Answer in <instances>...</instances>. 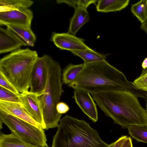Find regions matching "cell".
<instances>
[{"mask_svg": "<svg viewBox=\"0 0 147 147\" xmlns=\"http://www.w3.org/2000/svg\"><path fill=\"white\" fill-rule=\"evenodd\" d=\"M67 86L90 94L109 90L125 91L147 99V92L137 88L123 73L106 60L85 65L75 80Z\"/></svg>", "mask_w": 147, "mask_h": 147, "instance_id": "cell-1", "label": "cell"}, {"mask_svg": "<svg viewBox=\"0 0 147 147\" xmlns=\"http://www.w3.org/2000/svg\"><path fill=\"white\" fill-rule=\"evenodd\" d=\"M96 104L115 124L125 128L132 125L147 127V113L138 97L128 92L109 90L91 94Z\"/></svg>", "mask_w": 147, "mask_h": 147, "instance_id": "cell-2", "label": "cell"}, {"mask_svg": "<svg viewBox=\"0 0 147 147\" xmlns=\"http://www.w3.org/2000/svg\"><path fill=\"white\" fill-rule=\"evenodd\" d=\"M52 147H107L97 131L83 119L66 115L61 119Z\"/></svg>", "mask_w": 147, "mask_h": 147, "instance_id": "cell-3", "label": "cell"}, {"mask_svg": "<svg viewBox=\"0 0 147 147\" xmlns=\"http://www.w3.org/2000/svg\"><path fill=\"white\" fill-rule=\"evenodd\" d=\"M37 52L28 48L11 52L0 60V73L20 93L28 91Z\"/></svg>", "mask_w": 147, "mask_h": 147, "instance_id": "cell-4", "label": "cell"}, {"mask_svg": "<svg viewBox=\"0 0 147 147\" xmlns=\"http://www.w3.org/2000/svg\"><path fill=\"white\" fill-rule=\"evenodd\" d=\"M47 71L46 86L43 92L37 95L43 109L45 129L58 127L62 115L56 106L63 92L61 69L59 63L47 55Z\"/></svg>", "mask_w": 147, "mask_h": 147, "instance_id": "cell-5", "label": "cell"}, {"mask_svg": "<svg viewBox=\"0 0 147 147\" xmlns=\"http://www.w3.org/2000/svg\"><path fill=\"white\" fill-rule=\"evenodd\" d=\"M0 122L6 125L11 133L22 141L38 146L49 147L42 128L37 127L1 110Z\"/></svg>", "mask_w": 147, "mask_h": 147, "instance_id": "cell-6", "label": "cell"}, {"mask_svg": "<svg viewBox=\"0 0 147 147\" xmlns=\"http://www.w3.org/2000/svg\"><path fill=\"white\" fill-rule=\"evenodd\" d=\"M47 55L38 57L33 70L30 85L31 92L40 94L44 91L46 85L47 71Z\"/></svg>", "mask_w": 147, "mask_h": 147, "instance_id": "cell-7", "label": "cell"}, {"mask_svg": "<svg viewBox=\"0 0 147 147\" xmlns=\"http://www.w3.org/2000/svg\"><path fill=\"white\" fill-rule=\"evenodd\" d=\"M20 102L31 117L45 129L43 109L37 94L29 91L19 95Z\"/></svg>", "mask_w": 147, "mask_h": 147, "instance_id": "cell-8", "label": "cell"}, {"mask_svg": "<svg viewBox=\"0 0 147 147\" xmlns=\"http://www.w3.org/2000/svg\"><path fill=\"white\" fill-rule=\"evenodd\" d=\"M50 39L57 47L62 50L71 51L92 49L85 43L84 39L67 32H53Z\"/></svg>", "mask_w": 147, "mask_h": 147, "instance_id": "cell-9", "label": "cell"}, {"mask_svg": "<svg viewBox=\"0 0 147 147\" xmlns=\"http://www.w3.org/2000/svg\"><path fill=\"white\" fill-rule=\"evenodd\" d=\"M33 13L29 9L0 11V25L31 26Z\"/></svg>", "mask_w": 147, "mask_h": 147, "instance_id": "cell-10", "label": "cell"}, {"mask_svg": "<svg viewBox=\"0 0 147 147\" xmlns=\"http://www.w3.org/2000/svg\"><path fill=\"white\" fill-rule=\"evenodd\" d=\"M72 98L83 113L90 120L94 123L98 121V112L96 104L89 93L74 90Z\"/></svg>", "mask_w": 147, "mask_h": 147, "instance_id": "cell-11", "label": "cell"}, {"mask_svg": "<svg viewBox=\"0 0 147 147\" xmlns=\"http://www.w3.org/2000/svg\"><path fill=\"white\" fill-rule=\"evenodd\" d=\"M0 110L26 121L37 127L42 128L41 125L31 117L20 102L0 101Z\"/></svg>", "mask_w": 147, "mask_h": 147, "instance_id": "cell-12", "label": "cell"}, {"mask_svg": "<svg viewBox=\"0 0 147 147\" xmlns=\"http://www.w3.org/2000/svg\"><path fill=\"white\" fill-rule=\"evenodd\" d=\"M7 29L16 37L24 46L33 47L36 37L31 26L5 24Z\"/></svg>", "mask_w": 147, "mask_h": 147, "instance_id": "cell-13", "label": "cell"}, {"mask_svg": "<svg viewBox=\"0 0 147 147\" xmlns=\"http://www.w3.org/2000/svg\"><path fill=\"white\" fill-rule=\"evenodd\" d=\"M22 43L7 29L0 28V53L12 52L20 49Z\"/></svg>", "mask_w": 147, "mask_h": 147, "instance_id": "cell-14", "label": "cell"}, {"mask_svg": "<svg viewBox=\"0 0 147 147\" xmlns=\"http://www.w3.org/2000/svg\"><path fill=\"white\" fill-rule=\"evenodd\" d=\"M74 9V15L70 20L67 33L75 36L80 28L89 21L90 18L86 9L78 8Z\"/></svg>", "mask_w": 147, "mask_h": 147, "instance_id": "cell-15", "label": "cell"}, {"mask_svg": "<svg viewBox=\"0 0 147 147\" xmlns=\"http://www.w3.org/2000/svg\"><path fill=\"white\" fill-rule=\"evenodd\" d=\"M96 6L97 11L102 12L120 11L126 8L129 0H100Z\"/></svg>", "mask_w": 147, "mask_h": 147, "instance_id": "cell-16", "label": "cell"}, {"mask_svg": "<svg viewBox=\"0 0 147 147\" xmlns=\"http://www.w3.org/2000/svg\"><path fill=\"white\" fill-rule=\"evenodd\" d=\"M74 55L82 58L85 65L106 60L107 54L96 52L92 49L74 51H70Z\"/></svg>", "mask_w": 147, "mask_h": 147, "instance_id": "cell-17", "label": "cell"}, {"mask_svg": "<svg viewBox=\"0 0 147 147\" xmlns=\"http://www.w3.org/2000/svg\"><path fill=\"white\" fill-rule=\"evenodd\" d=\"M84 63L79 64L69 63L62 71V81L63 84L67 86L76 79L84 66Z\"/></svg>", "mask_w": 147, "mask_h": 147, "instance_id": "cell-18", "label": "cell"}, {"mask_svg": "<svg viewBox=\"0 0 147 147\" xmlns=\"http://www.w3.org/2000/svg\"><path fill=\"white\" fill-rule=\"evenodd\" d=\"M0 147H42L33 145L20 139L12 134L1 133Z\"/></svg>", "mask_w": 147, "mask_h": 147, "instance_id": "cell-19", "label": "cell"}, {"mask_svg": "<svg viewBox=\"0 0 147 147\" xmlns=\"http://www.w3.org/2000/svg\"><path fill=\"white\" fill-rule=\"evenodd\" d=\"M33 3L30 0H0V11L28 9Z\"/></svg>", "mask_w": 147, "mask_h": 147, "instance_id": "cell-20", "label": "cell"}, {"mask_svg": "<svg viewBox=\"0 0 147 147\" xmlns=\"http://www.w3.org/2000/svg\"><path fill=\"white\" fill-rule=\"evenodd\" d=\"M127 128L130 135L136 141L147 143V127L134 125Z\"/></svg>", "mask_w": 147, "mask_h": 147, "instance_id": "cell-21", "label": "cell"}, {"mask_svg": "<svg viewBox=\"0 0 147 147\" xmlns=\"http://www.w3.org/2000/svg\"><path fill=\"white\" fill-rule=\"evenodd\" d=\"M131 11L142 23L147 18V0H142L132 5Z\"/></svg>", "mask_w": 147, "mask_h": 147, "instance_id": "cell-22", "label": "cell"}, {"mask_svg": "<svg viewBox=\"0 0 147 147\" xmlns=\"http://www.w3.org/2000/svg\"><path fill=\"white\" fill-rule=\"evenodd\" d=\"M98 1L95 0H57V3H65L74 8L87 9L92 4H95Z\"/></svg>", "mask_w": 147, "mask_h": 147, "instance_id": "cell-23", "label": "cell"}, {"mask_svg": "<svg viewBox=\"0 0 147 147\" xmlns=\"http://www.w3.org/2000/svg\"><path fill=\"white\" fill-rule=\"evenodd\" d=\"M19 94H15L0 86V101L20 103Z\"/></svg>", "mask_w": 147, "mask_h": 147, "instance_id": "cell-24", "label": "cell"}, {"mask_svg": "<svg viewBox=\"0 0 147 147\" xmlns=\"http://www.w3.org/2000/svg\"><path fill=\"white\" fill-rule=\"evenodd\" d=\"M132 82L137 88L147 92V68L143 69L141 75Z\"/></svg>", "mask_w": 147, "mask_h": 147, "instance_id": "cell-25", "label": "cell"}, {"mask_svg": "<svg viewBox=\"0 0 147 147\" xmlns=\"http://www.w3.org/2000/svg\"><path fill=\"white\" fill-rule=\"evenodd\" d=\"M0 86L4 88L15 94H19L20 93L0 73Z\"/></svg>", "mask_w": 147, "mask_h": 147, "instance_id": "cell-26", "label": "cell"}, {"mask_svg": "<svg viewBox=\"0 0 147 147\" xmlns=\"http://www.w3.org/2000/svg\"><path fill=\"white\" fill-rule=\"evenodd\" d=\"M69 109V107L68 105L63 102H59L56 106L57 111L61 115L67 113Z\"/></svg>", "mask_w": 147, "mask_h": 147, "instance_id": "cell-27", "label": "cell"}, {"mask_svg": "<svg viewBox=\"0 0 147 147\" xmlns=\"http://www.w3.org/2000/svg\"><path fill=\"white\" fill-rule=\"evenodd\" d=\"M127 137V136H122L116 141L113 147H121Z\"/></svg>", "mask_w": 147, "mask_h": 147, "instance_id": "cell-28", "label": "cell"}, {"mask_svg": "<svg viewBox=\"0 0 147 147\" xmlns=\"http://www.w3.org/2000/svg\"><path fill=\"white\" fill-rule=\"evenodd\" d=\"M121 147H133L132 139L130 137L127 136Z\"/></svg>", "mask_w": 147, "mask_h": 147, "instance_id": "cell-29", "label": "cell"}, {"mask_svg": "<svg viewBox=\"0 0 147 147\" xmlns=\"http://www.w3.org/2000/svg\"><path fill=\"white\" fill-rule=\"evenodd\" d=\"M140 28L144 31L147 34V18L144 22L142 23Z\"/></svg>", "mask_w": 147, "mask_h": 147, "instance_id": "cell-30", "label": "cell"}, {"mask_svg": "<svg viewBox=\"0 0 147 147\" xmlns=\"http://www.w3.org/2000/svg\"><path fill=\"white\" fill-rule=\"evenodd\" d=\"M142 67L143 69L147 68V57L146 58L142 63Z\"/></svg>", "mask_w": 147, "mask_h": 147, "instance_id": "cell-31", "label": "cell"}, {"mask_svg": "<svg viewBox=\"0 0 147 147\" xmlns=\"http://www.w3.org/2000/svg\"><path fill=\"white\" fill-rule=\"evenodd\" d=\"M115 143V142H114L111 144H109V146L107 147H113Z\"/></svg>", "mask_w": 147, "mask_h": 147, "instance_id": "cell-32", "label": "cell"}, {"mask_svg": "<svg viewBox=\"0 0 147 147\" xmlns=\"http://www.w3.org/2000/svg\"><path fill=\"white\" fill-rule=\"evenodd\" d=\"M146 110L147 113V99L146 100Z\"/></svg>", "mask_w": 147, "mask_h": 147, "instance_id": "cell-33", "label": "cell"}]
</instances>
